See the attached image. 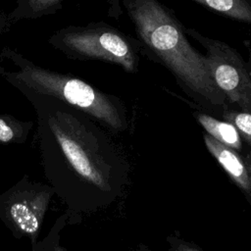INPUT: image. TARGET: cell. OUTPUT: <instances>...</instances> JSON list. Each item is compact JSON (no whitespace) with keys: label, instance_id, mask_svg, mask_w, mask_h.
Wrapping results in <instances>:
<instances>
[{"label":"cell","instance_id":"3957f363","mask_svg":"<svg viewBox=\"0 0 251 251\" xmlns=\"http://www.w3.org/2000/svg\"><path fill=\"white\" fill-rule=\"evenodd\" d=\"M0 76L20 92L29 91L73 106L112 132H122L128 126L121 99L71 75L36 65L10 46L0 52Z\"/></svg>","mask_w":251,"mask_h":251},{"label":"cell","instance_id":"5bb4252c","mask_svg":"<svg viewBox=\"0 0 251 251\" xmlns=\"http://www.w3.org/2000/svg\"><path fill=\"white\" fill-rule=\"evenodd\" d=\"M13 25L8 19V14H5L0 10V36L7 33Z\"/></svg>","mask_w":251,"mask_h":251},{"label":"cell","instance_id":"9c48e42d","mask_svg":"<svg viewBox=\"0 0 251 251\" xmlns=\"http://www.w3.org/2000/svg\"><path fill=\"white\" fill-rule=\"evenodd\" d=\"M66 0H17L16 7L8 14L12 25L23 20H35L57 13Z\"/></svg>","mask_w":251,"mask_h":251},{"label":"cell","instance_id":"7a4b0ae2","mask_svg":"<svg viewBox=\"0 0 251 251\" xmlns=\"http://www.w3.org/2000/svg\"><path fill=\"white\" fill-rule=\"evenodd\" d=\"M122 3L147 54L171 72L198 106L222 118L229 104L215 84L205 55L191 46L173 12L158 0H122Z\"/></svg>","mask_w":251,"mask_h":251},{"label":"cell","instance_id":"8fae6325","mask_svg":"<svg viewBox=\"0 0 251 251\" xmlns=\"http://www.w3.org/2000/svg\"><path fill=\"white\" fill-rule=\"evenodd\" d=\"M32 126L31 121H21L10 114H0V142L24 143Z\"/></svg>","mask_w":251,"mask_h":251},{"label":"cell","instance_id":"5b68a950","mask_svg":"<svg viewBox=\"0 0 251 251\" xmlns=\"http://www.w3.org/2000/svg\"><path fill=\"white\" fill-rule=\"evenodd\" d=\"M184 32L205 49L212 78L228 104L251 113V75L241 55L226 42L207 37L194 28L184 27Z\"/></svg>","mask_w":251,"mask_h":251},{"label":"cell","instance_id":"ba28073f","mask_svg":"<svg viewBox=\"0 0 251 251\" xmlns=\"http://www.w3.org/2000/svg\"><path fill=\"white\" fill-rule=\"evenodd\" d=\"M195 118L207 134L238 152L242 149L241 136L233 125L203 112H196Z\"/></svg>","mask_w":251,"mask_h":251},{"label":"cell","instance_id":"9a60e30c","mask_svg":"<svg viewBox=\"0 0 251 251\" xmlns=\"http://www.w3.org/2000/svg\"><path fill=\"white\" fill-rule=\"evenodd\" d=\"M172 251H201L191 245H188V244H179L177 246H176L175 249H173Z\"/></svg>","mask_w":251,"mask_h":251},{"label":"cell","instance_id":"8992f818","mask_svg":"<svg viewBox=\"0 0 251 251\" xmlns=\"http://www.w3.org/2000/svg\"><path fill=\"white\" fill-rule=\"evenodd\" d=\"M54 193L52 186L23 178L0 195V218L15 236H26L33 244Z\"/></svg>","mask_w":251,"mask_h":251},{"label":"cell","instance_id":"2e32d148","mask_svg":"<svg viewBox=\"0 0 251 251\" xmlns=\"http://www.w3.org/2000/svg\"><path fill=\"white\" fill-rule=\"evenodd\" d=\"M248 48H249V57H248V61H247V65L246 66H248L247 67V69H249V71H250V75H251V47H250V45L248 44Z\"/></svg>","mask_w":251,"mask_h":251},{"label":"cell","instance_id":"30bf717a","mask_svg":"<svg viewBox=\"0 0 251 251\" xmlns=\"http://www.w3.org/2000/svg\"><path fill=\"white\" fill-rule=\"evenodd\" d=\"M217 13L251 25V0H192Z\"/></svg>","mask_w":251,"mask_h":251},{"label":"cell","instance_id":"277c9868","mask_svg":"<svg viewBox=\"0 0 251 251\" xmlns=\"http://www.w3.org/2000/svg\"><path fill=\"white\" fill-rule=\"evenodd\" d=\"M48 43L70 59L118 64L129 73L136 72L139 64L130 39L103 22L60 28L49 37Z\"/></svg>","mask_w":251,"mask_h":251},{"label":"cell","instance_id":"7c38bea8","mask_svg":"<svg viewBox=\"0 0 251 251\" xmlns=\"http://www.w3.org/2000/svg\"><path fill=\"white\" fill-rule=\"evenodd\" d=\"M222 118L224 121H226L235 126L241 138L247 141L251 148V113L230 109L228 107L223 113ZM249 155L251 157V153Z\"/></svg>","mask_w":251,"mask_h":251},{"label":"cell","instance_id":"6da1fadb","mask_svg":"<svg viewBox=\"0 0 251 251\" xmlns=\"http://www.w3.org/2000/svg\"><path fill=\"white\" fill-rule=\"evenodd\" d=\"M45 176L71 212H86L114 196L124 164L108 134L82 111L29 91Z\"/></svg>","mask_w":251,"mask_h":251},{"label":"cell","instance_id":"52a82bcc","mask_svg":"<svg viewBox=\"0 0 251 251\" xmlns=\"http://www.w3.org/2000/svg\"><path fill=\"white\" fill-rule=\"evenodd\" d=\"M204 142L231 180L243 191L251 204V157H243L238 151L226 146L210 136L204 134Z\"/></svg>","mask_w":251,"mask_h":251},{"label":"cell","instance_id":"4fadbf2b","mask_svg":"<svg viewBox=\"0 0 251 251\" xmlns=\"http://www.w3.org/2000/svg\"><path fill=\"white\" fill-rule=\"evenodd\" d=\"M68 218V213L58 219L56 224L53 226L49 234L44 237L41 241H37L32 244L31 251H67L63 246L60 245V231L63 228Z\"/></svg>","mask_w":251,"mask_h":251}]
</instances>
